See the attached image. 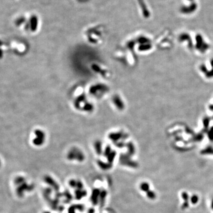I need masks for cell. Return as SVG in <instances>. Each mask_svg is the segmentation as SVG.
Listing matches in <instances>:
<instances>
[{
	"label": "cell",
	"instance_id": "16",
	"mask_svg": "<svg viewBox=\"0 0 213 213\" xmlns=\"http://www.w3.org/2000/svg\"><path fill=\"white\" fill-rule=\"evenodd\" d=\"M111 151H112V150H111V147L109 146H107L105 148L104 151V155L105 156V157H107L109 154L111 153Z\"/></svg>",
	"mask_w": 213,
	"mask_h": 213
},
{
	"label": "cell",
	"instance_id": "24",
	"mask_svg": "<svg viewBox=\"0 0 213 213\" xmlns=\"http://www.w3.org/2000/svg\"><path fill=\"white\" fill-rule=\"evenodd\" d=\"M43 213H50V212H49V211H44Z\"/></svg>",
	"mask_w": 213,
	"mask_h": 213
},
{
	"label": "cell",
	"instance_id": "12",
	"mask_svg": "<svg viewBox=\"0 0 213 213\" xmlns=\"http://www.w3.org/2000/svg\"><path fill=\"white\" fill-rule=\"evenodd\" d=\"M115 156H116V152H115V151H111V153H109L108 155V156L107 157V161H108V162H109V163H112L114 161V160L115 159Z\"/></svg>",
	"mask_w": 213,
	"mask_h": 213
},
{
	"label": "cell",
	"instance_id": "7",
	"mask_svg": "<svg viewBox=\"0 0 213 213\" xmlns=\"http://www.w3.org/2000/svg\"><path fill=\"white\" fill-rule=\"evenodd\" d=\"M97 164L99 168H101V169L104 170H107L110 169L111 168H112V163H109V162H102L101 160H98L97 161Z\"/></svg>",
	"mask_w": 213,
	"mask_h": 213
},
{
	"label": "cell",
	"instance_id": "18",
	"mask_svg": "<svg viewBox=\"0 0 213 213\" xmlns=\"http://www.w3.org/2000/svg\"><path fill=\"white\" fill-rule=\"evenodd\" d=\"M147 196L148 198L151 199V200H154V199L156 198L155 194L154 193L153 191H149L147 192Z\"/></svg>",
	"mask_w": 213,
	"mask_h": 213
},
{
	"label": "cell",
	"instance_id": "8",
	"mask_svg": "<svg viewBox=\"0 0 213 213\" xmlns=\"http://www.w3.org/2000/svg\"><path fill=\"white\" fill-rule=\"evenodd\" d=\"M87 192L85 190H76L75 191V196L76 200H81L83 197H85L86 196Z\"/></svg>",
	"mask_w": 213,
	"mask_h": 213
},
{
	"label": "cell",
	"instance_id": "21",
	"mask_svg": "<svg viewBox=\"0 0 213 213\" xmlns=\"http://www.w3.org/2000/svg\"><path fill=\"white\" fill-rule=\"evenodd\" d=\"M182 198H183L184 200L186 202H187V201L188 200V197H189V196H188V194L186 193V192H183V193H182Z\"/></svg>",
	"mask_w": 213,
	"mask_h": 213
},
{
	"label": "cell",
	"instance_id": "9",
	"mask_svg": "<svg viewBox=\"0 0 213 213\" xmlns=\"http://www.w3.org/2000/svg\"><path fill=\"white\" fill-rule=\"evenodd\" d=\"M94 149L97 155H100L102 153V143L101 141L97 140L94 143Z\"/></svg>",
	"mask_w": 213,
	"mask_h": 213
},
{
	"label": "cell",
	"instance_id": "20",
	"mask_svg": "<svg viewBox=\"0 0 213 213\" xmlns=\"http://www.w3.org/2000/svg\"><path fill=\"white\" fill-rule=\"evenodd\" d=\"M75 210L76 208L74 207V206H71L69 208L68 213H75Z\"/></svg>",
	"mask_w": 213,
	"mask_h": 213
},
{
	"label": "cell",
	"instance_id": "13",
	"mask_svg": "<svg viewBox=\"0 0 213 213\" xmlns=\"http://www.w3.org/2000/svg\"><path fill=\"white\" fill-rule=\"evenodd\" d=\"M140 188L141 191H143L144 192H148L149 191V185L147 182H143L140 184Z\"/></svg>",
	"mask_w": 213,
	"mask_h": 213
},
{
	"label": "cell",
	"instance_id": "19",
	"mask_svg": "<svg viewBox=\"0 0 213 213\" xmlns=\"http://www.w3.org/2000/svg\"><path fill=\"white\" fill-rule=\"evenodd\" d=\"M198 198L197 196H196V195H193V196H192V198H191V202H192V203H193L194 204H196V202H198Z\"/></svg>",
	"mask_w": 213,
	"mask_h": 213
},
{
	"label": "cell",
	"instance_id": "17",
	"mask_svg": "<svg viewBox=\"0 0 213 213\" xmlns=\"http://www.w3.org/2000/svg\"><path fill=\"white\" fill-rule=\"evenodd\" d=\"M76 184H77V180L75 179H70L69 180V186L70 187H72L73 188H75L76 189Z\"/></svg>",
	"mask_w": 213,
	"mask_h": 213
},
{
	"label": "cell",
	"instance_id": "4",
	"mask_svg": "<svg viewBox=\"0 0 213 213\" xmlns=\"http://www.w3.org/2000/svg\"><path fill=\"white\" fill-rule=\"evenodd\" d=\"M44 181L47 184H49V185L50 187H52L53 190L56 191H58L59 190V184L57 183L53 178H52L49 175H46L44 176Z\"/></svg>",
	"mask_w": 213,
	"mask_h": 213
},
{
	"label": "cell",
	"instance_id": "11",
	"mask_svg": "<svg viewBox=\"0 0 213 213\" xmlns=\"http://www.w3.org/2000/svg\"><path fill=\"white\" fill-rule=\"evenodd\" d=\"M26 182L25 178H24V177H23V176H17L14 180V184L17 186H19L20 185L23 184L24 182Z\"/></svg>",
	"mask_w": 213,
	"mask_h": 213
},
{
	"label": "cell",
	"instance_id": "2",
	"mask_svg": "<svg viewBox=\"0 0 213 213\" xmlns=\"http://www.w3.org/2000/svg\"><path fill=\"white\" fill-rule=\"evenodd\" d=\"M35 135V138L33 139V143L36 146H40L43 145L44 140H45V133L43 131L40 129L35 130L34 131Z\"/></svg>",
	"mask_w": 213,
	"mask_h": 213
},
{
	"label": "cell",
	"instance_id": "10",
	"mask_svg": "<svg viewBox=\"0 0 213 213\" xmlns=\"http://www.w3.org/2000/svg\"><path fill=\"white\" fill-rule=\"evenodd\" d=\"M107 195V192L105 190H102L101 191L100 195H99V203L101 206H104L105 203V198Z\"/></svg>",
	"mask_w": 213,
	"mask_h": 213
},
{
	"label": "cell",
	"instance_id": "15",
	"mask_svg": "<svg viewBox=\"0 0 213 213\" xmlns=\"http://www.w3.org/2000/svg\"><path fill=\"white\" fill-rule=\"evenodd\" d=\"M63 195L65 196L66 197V202H70V201H72V196L70 194L68 191H66L65 193L63 194Z\"/></svg>",
	"mask_w": 213,
	"mask_h": 213
},
{
	"label": "cell",
	"instance_id": "6",
	"mask_svg": "<svg viewBox=\"0 0 213 213\" xmlns=\"http://www.w3.org/2000/svg\"><path fill=\"white\" fill-rule=\"evenodd\" d=\"M30 29L31 31L34 32L37 29L38 19L36 15H32L30 19Z\"/></svg>",
	"mask_w": 213,
	"mask_h": 213
},
{
	"label": "cell",
	"instance_id": "22",
	"mask_svg": "<svg viewBox=\"0 0 213 213\" xmlns=\"http://www.w3.org/2000/svg\"><path fill=\"white\" fill-rule=\"evenodd\" d=\"M88 213H94V210L93 208H90V210H88Z\"/></svg>",
	"mask_w": 213,
	"mask_h": 213
},
{
	"label": "cell",
	"instance_id": "1",
	"mask_svg": "<svg viewBox=\"0 0 213 213\" xmlns=\"http://www.w3.org/2000/svg\"><path fill=\"white\" fill-rule=\"evenodd\" d=\"M67 159L69 161L76 160L77 161L81 162L85 160V155L78 148L73 147L67 154Z\"/></svg>",
	"mask_w": 213,
	"mask_h": 213
},
{
	"label": "cell",
	"instance_id": "23",
	"mask_svg": "<svg viewBox=\"0 0 213 213\" xmlns=\"http://www.w3.org/2000/svg\"><path fill=\"white\" fill-rule=\"evenodd\" d=\"M211 207H212V208L213 209V200H212V203H211Z\"/></svg>",
	"mask_w": 213,
	"mask_h": 213
},
{
	"label": "cell",
	"instance_id": "5",
	"mask_svg": "<svg viewBox=\"0 0 213 213\" xmlns=\"http://www.w3.org/2000/svg\"><path fill=\"white\" fill-rule=\"evenodd\" d=\"M101 190L97 188L94 189L92 192L91 196V201L92 202L93 205H96L99 203V195H100Z\"/></svg>",
	"mask_w": 213,
	"mask_h": 213
},
{
	"label": "cell",
	"instance_id": "14",
	"mask_svg": "<svg viewBox=\"0 0 213 213\" xmlns=\"http://www.w3.org/2000/svg\"><path fill=\"white\" fill-rule=\"evenodd\" d=\"M26 18L24 17H21L19 18V19H17V20H15V25L17 26H20L21 25H22L23 23H24L26 22Z\"/></svg>",
	"mask_w": 213,
	"mask_h": 213
},
{
	"label": "cell",
	"instance_id": "3",
	"mask_svg": "<svg viewBox=\"0 0 213 213\" xmlns=\"http://www.w3.org/2000/svg\"><path fill=\"white\" fill-rule=\"evenodd\" d=\"M34 189V185L33 184H27V182H25L20 185L17 186V190H16V193L17 195L21 197L23 196V194L26 191H31Z\"/></svg>",
	"mask_w": 213,
	"mask_h": 213
}]
</instances>
